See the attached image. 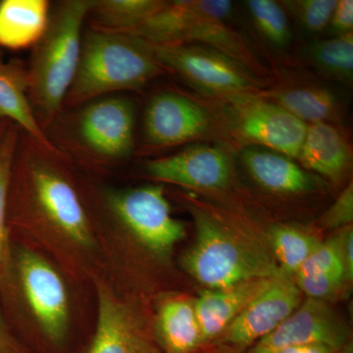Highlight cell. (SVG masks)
<instances>
[{
  "label": "cell",
  "instance_id": "obj_1",
  "mask_svg": "<svg viewBox=\"0 0 353 353\" xmlns=\"http://www.w3.org/2000/svg\"><path fill=\"white\" fill-rule=\"evenodd\" d=\"M162 71L150 43L129 32L95 30L83 39L80 61L66 99L77 104L141 88Z\"/></svg>",
  "mask_w": 353,
  "mask_h": 353
},
{
  "label": "cell",
  "instance_id": "obj_2",
  "mask_svg": "<svg viewBox=\"0 0 353 353\" xmlns=\"http://www.w3.org/2000/svg\"><path fill=\"white\" fill-rule=\"evenodd\" d=\"M92 0H67L50 13L46 32L34 46L28 71L29 94L44 117L61 108L74 78L81 50L82 28Z\"/></svg>",
  "mask_w": 353,
  "mask_h": 353
},
{
  "label": "cell",
  "instance_id": "obj_3",
  "mask_svg": "<svg viewBox=\"0 0 353 353\" xmlns=\"http://www.w3.org/2000/svg\"><path fill=\"white\" fill-rule=\"evenodd\" d=\"M232 8L233 3L227 0L166 1L157 13L128 32L152 46L205 43L246 66L252 62L248 50L227 26Z\"/></svg>",
  "mask_w": 353,
  "mask_h": 353
},
{
  "label": "cell",
  "instance_id": "obj_4",
  "mask_svg": "<svg viewBox=\"0 0 353 353\" xmlns=\"http://www.w3.org/2000/svg\"><path fill=\"white\" fill-rule=\"evenodd\" d=\"M196 241L183 256L185 270L208 289H225L257 279L285 275L212 217L196 210ZM287 276V275H285Z\"/></svg>",
  "mask_w": 353,
  "mask_h": 353
},
{
  "label": "cell",
  "instance_id": "obj_5",
  "mask_svg": "<svg viewBox=\"0 0 353 353\" xmlns=\"http://www.w3.org/2000/svg\"><path fill=\"white\" fill-rule=\"evenodd\" d=\"M150 46L162 67L205 92L239 97L259 87L245 65L214 48L190 43Z\"/></svg>",
  "mask_w": 353,
  "mask_h": 353
},
{
  "label": "cell",
  "instance_id": "obj_6",
  "mask_svg": "<svg viewBox=\"0 0 353 353\" xmlns=\"http://www.w3.org/2000/svg\"><path fill=\"white\" fill-rule=\"evenodd\" d=\"M109 201L128 229L153 252H169L185 238V226L172 215L161 187L146 185L119 192Z\"/></svg>",
  "mask_w": 353,
  "mask_h": 353
},
{
  "label": "cell",
  "instance_id": "obj_7",
  "mask_svg": "<svg viewBox=\"0 0 353 353\" xmlns=\"http://www.w3.org/2000/svg\"><path fill=\"white\" fill-rule=\"evenodd\" d=\"M347 338V326L325 301L307 299L250 353H274L294 345H324L336 352Z\"/></svg>",
  "mask_w": 353,
  "mask_h": 353
},
{
  "label": "cell",
  "instance_id": "obj_8",
  "mask_svg": "<svg viewBox=\"0 0 353 353\" xmlns=\"http://www.w3.org/2000/svg\"><path fill=\"white\" fill-rule=\"evenodd\" d=\"M18 266L26 299L39 326L51 341L60 343L66 336L69 322L68 296L63 281L34 252L21 253Z\"/></svg>",
  "mask_w": 353,
  "mask_h": 353
},
{
  "label": "cell",
  "instance_id": "obj_9",
  "mask_svg": "<svg viewBox=\"0 0 353 353\" xmlns=\"http://www.w3.org/2000/svg\"><path fill=\"white\" fill-rule=\"evenodd\" d=\"M301 290L287 276L273 279L224 331V341L236 347L256 343L282 324L303 303Z\"/></svg>",
  "mask_w": 353,
  "mask_h": 353
},
{
  "label": "cell",
  "instance_id": "obj_10",
  "mask_svg": "<svg viewBox=\"0 0 353 353\" xmlns=\"http://www.w3.org/2000/svg\"><path fill=\"white\" fill-rule=\"evenodd\" d=\"M34 199L51 224L81 245L92 241L90 227L75 190L57 171L41 162H30Z\"/></svg>",
  "mask_w": 353,
  "mask_h": 353
},
{
  "label": "cell",
  "instance_id": "obj_11",
  "mask_svg": "<svg viewBox=\"0 0 353 353\" xmlns=\"http://www.w3.org/2000/svg\"><path fill=\"white\" fill-rule=\"evenodd\" d=\"M236 130L241 138L290 158H299L307 125L272 101L241 104Z\"/></svg>",
  "mask_w": 353,
  "mask_h": 353
},
{
  "label": "cell",
  "instance_id": "obj_12",
  "mask_svg": "<svg viewBox=\"0 0 353 353\" xmlns=\"http://www.w3.org/2000/svg\"><path fill=\"white\" fill-rule=\"evenodd\" d=\"M146 171L159 182L196 190L224 188L231 179V162L217 148L197 145L172 157L152 160Z\"/></svg>",
  "mask_w": 353,
  "mask_h": 353
},
{
  "label": "cell",
  "instance_id": "obj_13",
  "mask_svg": "<svg viewBox=\"0 0 353 353\" xmlns=\"http://www.w3.org/2000/svg\"><path fill=\"white\" fill-rule=\"evenodd\" d=\"M80 132L92 150L108 157H126L134 145V106L122 97L99 99L83 109Z\"/></svg>",
  "mask_w": 353,
  "mask_h": 353
},
{
  "label": "cell",
  "instance_id": "obj_14",
  "mask_svg": "<svg viewBox=\"0 0 353 353\" xmlns=\"http://www.w3.org/2000/svg\"><path fill=\"white\" fill-rule=\"evenodd\" d=\"M208 113L196 102L174 92L155 95L146 108L145 136L157 146L187 143L208 131Z\"/></svg>",
  "mask_w": 353,
  "mask_h": 353
},
{
  "label": "cell",
  "instance_id": "obj_15",
  "mask_svg": "<svg viewBox=\"0 0 353 353\" xmlns=\"http://www.w3.org/2000/svg\"><path fill=\"white\" fill-rule=\"evenodd\" d=\"M273 279H257L225 289L203 290L194 303L202 341L212 340L224 333L234 318L271 284Z\"/></svg>",
  "mask_w": 353,
  "mask_h": 353
},
{
  "label": "cell",
  "instance_id": "obj_16",
  "mask_svg": "<svg viewBox=\"0 0 353 353\" xmlns=\"http://www.w3.org/2000/svg\"><path fill=\"white\" fill-rule=\"evenodd\" d=\"M88 353H150L126 309L104 289L99 292L97 331Z\"/></svg>",
  "mask_w": 353,
  "mask_h": 353
},
{
  "label": "cell",
  "instance_id": "obj_17",
  "mask_svg": "<svg viewBox=\"0 0 353 353\" xmlns=\"http://www.w3.org/2000/svg\"><path fill=\"white\" fill-rule=\"evenodd\" d=\"M297 159L306 168L331 181H338L350 167L352 150L338 127L332 123H315L307 125Z\"/></svg>",
  "mask_w": 353,
  "mask_h": 353
},
{
  "label": "cell",
  "instance_id": "obj_18",
  "mask_svg": "<svg viewBox=\"0 0 353 353\" xmlns=\"http://www.w3.org/2000/svg\"><path fill=\"white\" fill-rule=\"evenodd\" d=\"M246 170L260 185L279 194H303L316 188L314 179L292 158L260 148H246L241 153Z\"/></svg>",
  "mask_w": 353,
  "mask_h": 353
},
{
  "label": "cell",
  "instance_id": "obj_19",
  "mask_svg": "<svg viewBox=\"0 0 353 353\" xmlns=\"http://www.w3.org/2000/svg\"><path fill=\"white\" fill-rule=\"evenodd\" d=\"M50 17L46 0H3L0 2V46L24 50L36 46Z\"/></svg>",
  "mask_w": 353,
  "mask_h": 353
},
{
  "label": "cell",
  "instance_id": "obj_20",
  "mask_svg": "<svg viewBox=\"0 0 353 353\" xmlns=\"http://www.w3.org/2000/svg\"><path fill=\"white\" fill-rule=\"evenodd\" d=\"M28 94L27 73L0 59V117L13 121L39 145L55 152L37 119Z\"/></svg>",
  "mask_w": 353,
  "mask_h": 353
},
{
  "label": "cell",
  "instance_id": "obj_21",
  "mask_svg": "<svg viewBox=\"0 0 353 353\" xmlns=\"http://www.w3.org/2000/svg\"><path fill=\"white\" fill-rule=\"evenodd\" d=\"M157 331L165 353H192L202 343L194 303L187 299H169L162 304Z\"/></svg>",
  "mask_w": 353,
  "mask_h": 353
},
{
  "label": "cell",
  "instance_id": "obj_22",
  "mask_svg": "<svg viewBox=\"0 0 353 353\" xmlns=\"http://www.w3.org/2000/svg\"><path fill=\"white\" fill-rule=\"evenodd\" d=\"M272 102L306 125L339 119L341 105L331 92L317 87L283 88L270 94Z\"/></svg>",
  "mask_w": 353,
  "mask_h": 353
},
{
  "label": "cell",
  "instance_id": "obj_23",
  "mask_svg": "<svg viewBox=\"0 0 353 353\" xmlns=\"http://www.w3.org/2000/svg\"><path fill=\"white\" fill-rule=\"evenodd\" d=\"M159 0H92L90 13L99 29L128 32L164 6Z\"/></svg>",
  "mask_w": 353,
  "mask_h": 353
},
{
  "label": "cell",
  "instance_id": "obj_24",
  "mask_svg": "<svg viewBox=\"0 0 353 353\" xmlns=\"http://www.w3.org/2000/svg\"><path fill=\"white\" fill-rule=\"evenodd\" d=\"M270 243L280 270L285 275H296L321 241L294 228L276 226L270 231Z\"/></svg>",
  "mask_w": 353,
  "mask_h": 353
},
{
  "label": "cell",
  "instance_id": "obj_25",
  "mask_svg": "<svg viewBox=\"0 0 353 353\" xmlns=\"http://www.w3.org/2000/svg\"><path fill=\"white\" fill-rule=\"evenodd\" d=\"M310 57L316 66L324 73L343 82H352V32L313 44Z\"/></svg>",
  "mask_w": 353,
  "mask_h": 353
},
{
  "label": "cell",
  "instance_id": "obj_26",
  "mask_svg": "<svg viewBox=\"0 0 353 353\" xmlns=\"http://www.w3.org/2000/svg\"><path fill=\"white\" fill-rule=\"evenodd\" d=\"M17 141V128L12 126L7 130L0 143V278L6 272L7 259H8V233H7L6 226L7 196H8Z\"/></svg>",
  "mask_w": 353,
  "mask_h": 353
},
{
  "label": "cell",
  "instance_id": "obj_27",
  "mask_svg": "<svg viewBox=\"0 0 353 353\" xmlns=\"http://www.w3.org/2000/svg\"><path fill=\"white\" fill-rule=\"evenodd\" d=\"M246 6L265 38L277 46H284L289 41V21L281 4L273 0H250Z\"/></svg>",
  "mask_w": 353,
  "mask_h": 353
},
{
  "label": "cell",
  "instance_id": "obj_28",
  "mask_svg": "<svg viewBox=\"0 0 353 353\" xmlns=\"http://www.w3.org/2000/svg\"><path fill=\"white\" fill-rule=\"evenodd\" d=\"M284 3L307 31L319 32L330 25L336 0H296Z\"/></svg>",
  "mask_w": 353,
  "mask_h": 353
},
{
  "label": "cell",
  "instance_id": "obj_29",
  "mask_svg": "<svg viewBox=\"0 0 353 353\" xmlns=\"http://www.w3.org/2000/svg\"><path fill=\"white\" fill-rule=\"evenodd\" d=\"M329 272L343 274L345 278L340 248L336 236L325 243L321 241L319 243L314 252L309 255L308 259L296 272V277L311 275V274L329 273Z\"/></svg>",
  "mask_w": 353,
  "mask_h": 353
},
{
  "label": "cell",
  "instance_id": "obj_30",
  "mask_svg": "<svg viewBox=\"0 0 353 353\" xmlns=\"http://www.w3.org/2000/svg\"><path fill=\"white\" fill-rule=\"evenodd\" d=\"M296 287L301 294L303 292L308 299L323 301L334 296L345 281V275L336 272L296 276Z\"/></svg>",
  "mask_w": 353,
  "mask_h": 353
},
{
  "label": "cell",
  "instance_id": "obj_31",
  "mask_svg": "<svg viewBox=\"0 0 353 353\" xmlns=\"http://www.w3.org/2000/svg\"><path fill=\"white\" fill-rule=\"evenodd\" d=\"M353 220L352 183L341 192L322 217V225L328 229H343L352 225Z\"/></svg>",
  "mask_w": 353,
  "mask_h": 353
},
{
  "label": "cell",
  "instance_id": "obj_32",
  "mask_svg": "<svg viewBox=\"0 0 353 353\" xmlns=\"http://www.w3.org/2000/svg\"><path fill=\"white\" fill-rule=\"evenodd\" d=\"M332 31L338 36L352 32L353 1L352 0H339L334 7L333 15L330 21Z\"/></svg>",
  "mask_w": 353,
  "mask_h": 353
},
{
  "label": "cell",
  "instance_id": "obj_33",
  "mask_svg": "<svg viewBox=\"0 0 353 353\" xmlns=\"http://www.w3.org/2000/svg\"><path fill=\"white\" fill-rule=\"evenodd\" d=\"M339 248L341 260H343V269H345V279L352 281L353 278V232L352 227L343 228L338 236Z\"/></svg>",
  "mask_w": 353,
  "mask_h": 353
},
{
  "label": "cell",
  "instance_id": "obj_34",
  "mask_svg": "<svg viewBox=\"0 0 353 353\" xmlns=\"http://www.w3.org/2000/svg\"><path fill=\"white\" fill-rule=\"evenodd\" d=\"M0 353H30L16 341L0 316Z\"/></svg>",
  "mask_w": 353,
  "mask_h": 353
},
{
  "label": "cell",
  "instance_id": "obj_35",
  "mask_svg": "<svg viewBox=\"0 0 353 353\" xmlns=\"http://www.w3.org/2000/svg\"><path fill=\"white\" fill-rule=\"evenodd\" d=\"M274 353H334V352L324 345H294V347L281 348Z\"/></svg>",
  "mask_w": 353,
  "mask_h": 353
}]
</instances>
